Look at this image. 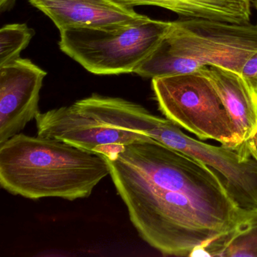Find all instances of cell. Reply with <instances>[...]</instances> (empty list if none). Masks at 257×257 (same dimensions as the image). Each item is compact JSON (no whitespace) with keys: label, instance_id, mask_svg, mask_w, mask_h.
<instances>
[{"label":"cell","instance_id":"1","mask_svg":"<svg viewBox=\"0 0 257 257\" xmlns=\"http://www.w3.org/2000/svg\"><path fill=\"white\" fill-rule=\"evenodd\" d=\"M103 156L140 237L163 255L196 256L244 219L220 174L156 140Z\"/></svg>","mask_w":257,"mask_h":257},{"label":"cell","instance_id":"2","mask_svg":"<svg viewBox=\"0 0 257 257\" xmlns=\"http://www.w3.org/2000/svg\"><path fill=\"white\" fill-rule=\"evenodd\" d=\"M109 174L103 155L59 140L20 133L0 144V186L13 195L86 198Z\"/></svg>","mask_w":257,"mask_h":257},{"label":"cell","instance_id":"3","mask_svg":"<svg viewBox=\"0 0 257 257\" xmlns=\"http://www.w3.org/2000/svg\"><path fill=\"white\" fill-rule=\"evenodd\" d=\"M161 117L142 105L98 94L36 118L37 135L106 155L117 147L153 141L150 136Z\"/></svg>","mask_w":257,"mask_h":257},{"label":"cell","instance_id":"4","mask_svg":"<svg viewBox=\"0 0 257 257\" xmlns=\"http://www.w3.org/2000/svg\"><path fill=\"white\" fill-rule=\"evenodd\" d=\"M172 22L147 18L115 29L73 28L60 32V50L97 76L135 73L156 50Z\"/></svg>","mask_w":257,"mask_h":257},{"label":"cell","instance_id":"5","mask_svg":"<svg viewBox=\"0 0 257 257\" xmlns=\"http://www.w3.org/2000/svg\"><path fill=\"white\" fill-rule=\"evenodd\" d=\"M152 88L165 118L201 141L214 140L238 152L237 127L213 84L198 70L154 78Z\"/></svg>","mask_w":257,"mask_h":257},{"label":"cell","instance_id":"6","mask_svg":"<svg viewBox=\"0 0 257 257\" xmlns=\"http://www.w3.org/2000/svg\"><path fill=\"white\" fill-rule=\"evenodd\" d=\"M162 44L173 55L240 74L257 52V25L182 19L172 22Z\"/></svg>","mask_w":257,"mask_h":257},{"label":"cell","instance_id":"7","mask_svg":"<svg viewBox=\"0 0 257 257\" xmlns=\"http://www.w3.org/2000/svg\"><path fill=\"white\" fill-rule=\"evenodd\" d=\"M150 136L213 168L223 178L228 192L240 207L257 208V159L246 157L222 145L216 147L194 139L162 117Z\"/></svg>","mask_w":257,"mask_h":257},{"label":"cell","instance_id":"8","mask_svg":"<svg viewBox=\"0 0 257 257\" xmlns=\"http://www.w3.org/2000/svg\"><path fill=\"white\" fill-rule=\"evenodd\" d=\"M46 76V70L28 58L0 67V144L36 119Z\"/></svg>","mask_w":257,"mask_h":257},{"label":"cell","instance_id":"9","mask_svg":"<svg viewBox=\"0 0 257 257\" xmlns=\"http://www.w3.org/2000/svg\"><path fill=\"white\" fill-rule=\"evenodd\" d=\"M47 16L59 32L73 28L115 29L148 16L115 0H28Z\"/></svg>","mask_w":257,"mask_h":257},{"label":"cell","instance_id":"10","mask_svg":"<svg viewBox=\"0 0 257 257\" xmlns=\"http://www.w3.org/2000/svg\"><path fill=\"white\" fill-rule=\"evenodd\" d=\"M213 84L232 118L240 138L238 152L257 159V90L241 75L215 66L198 70Z\"/></svg>","mask_w":257,"mask_h":257},{"label":"cell","instance_id":"11","mask_svg":"<svg viewBox=\"0 0 257 257\" xmlns=\"http://www.w3.org/2000/svg\"><path fill=\"white\" fill-rule=\"evenodd\" d=\"M125 7H156L185 19H201L248 24L252 0H115Z\"/></svg>","mask_w":257,"mask_h":257},{"label":"cell","instance_id":"12","mask_svg":"<svg viewBox=\"0 0 257 257\" xmlns=\"http://www.w3.org/2000/svg\"><path fill=\"white\" fill-rule=\"evenodd\" d=\"M197 255L257 256V208L233 231L203 248Z\"/></svg>","mask_w":257,"mask_h":257},{"label":"cell","instance_id":"13","mask_svg":"<svg viewBox=\"0 0 257 257\" xmlns=\"http://www.w3.org/2000/svg\"><path fill=\"white\" fill-rule=\"evenodd\" d=\"M205 67L199 61L170 53L159 45L156 50L135 70V74L145 79L193 73Z\"/></svg>","mask_w":257,"mask_h":257},{"label":"cell","instance_id":"14","mask_svg":"<svg viewBox=\"0 0 257 257\" xmlns=\"http://www.w3.org/2000/svg\"><path fill=\"white\" fill-rule=\"evenodd\" d=\"M35 34L26 24L4 25L0 29V67L19 59Z\"/></svg>","mask_w":257,"mask_h":257},{"label":"cell","instance_id":"15","mask_svg":"<svg viewBox=\"0 0 257 257\" xmlns=\"http://www.w3.org/2000/svg\"><path fill=\"white\" fill-rule=\"evenodd\" d=\"M240 75L257 90V52L245 63Z\"/></svg>","mask_w":257,"mask_h":257},{"label":"cell","instance_id":"16","mask_svg":"<svg viewBox=\"0 0 257 257\" xmlns=\"http://www.w3.org/2000/svg\"><path fill=\"white\" fill-rule=\"evenodd\" d=\"M253 5H254V7H255V10H256V11H257V0H254Z\"/></svg>","mask_w":257,"mask_h":257}]
</instances>
